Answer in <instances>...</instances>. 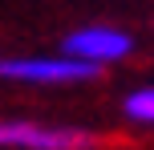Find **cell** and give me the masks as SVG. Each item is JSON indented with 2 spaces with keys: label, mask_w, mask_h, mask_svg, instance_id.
Wrapping results in <instances>:
<instances>
[{
  "label": "cell",
  "mask_w": 154,
  "mask_h": 150,
  "mask_svg": "<svg viewBox=\"0 0 154 150\" xmlns=\"http://www.w3.org/2000/svg\"><path fill=\"white\" fill-rule=\"evenodd\" d=\"M0 150H97V134L81 126H45L29 118H0Z\"/></svg>",
  "instance_id": "1"
},
{
  "label": "cell",
  "mask_w": 154,
  "mask_h": 150,
  "mask_svg": "<svg viewBox=\"0 0 154 150\" xmlns=\"http://www.w3.org/2000/svg\"><path fill=\"white\" fill-rule=\"evenodd\" d=\"M0 77L20 81V85H85V81L101 77V69L85 61H73L65 53L53 57H0Z\"/></svg>",
  "instance_id": "2"
},
{
  "label": "cell",
  "mask_w": 154,
  "mask_h": 150,
  "mask_svg": "<svg viewBox=\"0 0 154 150\" xmlns=\"http://www.w3.org/2000/svg\"><path fill=\"white\" fill-rule=\"evenodd\" d=\"M61 53L93 65V69H106V65H118L134 53V37L114 24H81L61 41Z\"/></svg>",
  "instance_id": "3"
},
{
  "label": "cell",
  "mask_w": 154,
  "mask_h": 150,
  "mask_svg": "<svg viewBox=\"0 0 154 150\" xmlns=\"http://www.w3.org/2000/svg\"><path fill=\"white\" fill-rule=\"evenodd\" d=\"M122 114L130 122H138V126H154V85H142V89H134V93H126Z\"/></svg>",
  "instance_id": "4"
}]
</instances>
